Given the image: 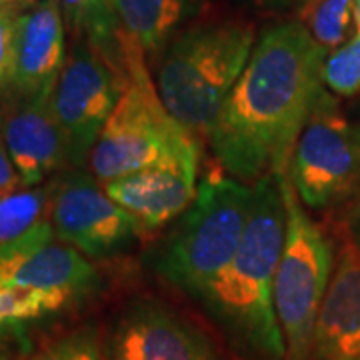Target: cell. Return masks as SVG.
Here are the masks:
<instances>
[{
    "mask_svg": "<svg viewBox=\"0 0 360 360\" xmlns=\"http://www.w3.org/2000/svg\"><path fill=\"white\" fill-rule=\"evenodd\" d=\"M326 51L300 20L266 28L208 132L219 165L257 184L288 174L300 132L324 92Z\"/></svg>",
    "mask_w": 360,
    "mask_h": 360,
    "instance_id": "6da1fadb",
    "label": "cell"
},
{
    "mask_svg": "<svg viewBox=\"0 0 360 360\" xmlns=\"http://www.w3.org/2000/svg\"><path fill=\"white\" fill-rule=\"evenodd\" d=\"M252 206L232 262L198 302L232 347L248 360H284L283 333L274 310V276L286 231L278 176L252 184Z\"/></svg>",
    "mask_w": 360,
    "mask_h": 360,
    "instance_id": "7a4b0ae2",
    "label": "cell"
},
{
    "mask_svg": "<svg viewBox=\"0 0 360 360\" xmlns=\"http://www.w3.org/2000/svg\"><path fill=\"white\" fill-rule=\"evenodd\" d=\"M255 44L250 22L219 18L184 28L162 51L155 82L158 96L198 141L208 139Z\"/></svg>",
    "mask_w": 360,
    "mask_h": 360,
    "instance_id": "3957f363",
    "label": "cell"
},
{
    "mask_svg": "<svg viewBox=\"0 0 360 360\" xmlns=\"http://www.w3.org/2000/svg\"><path fill=\"white\" fill-rule=\"evenodd\" d=\"M252 194V184L232 176L202 180L193 206L153 257L156 274L198 304L240 246Z\"/></svg>",
    "mask_w": 360,
    "mask_h": 360,
    "instance_id": "277c9868",
    "label": "cell"
},
{
    "mask_svg": "<svg viewBox=\"0 0 360 360\" xmlns=\"http://www.w3.org/2000/svg\"><path fill=\"white\" fill-rule=\"evenodd\" d=\"M122 92L89 158L101 184L155 167L162 160L200 150V141L162 104L144 65V52L124 39Z\"/></svg>",
    "mask_w": 360,
    "mask_h": 360,
    "instance_id": "5b68a950",
    "label": "cell"
},
{
    "mask_svg": "<svg viewBox=\"0 0 360 360\" xmlns=\"http://www.w3.org/2000/svg\"><path fill=\"white\" fill-rule=\"evenodd\" d=\"M286 231L274 276V310L286 347L284 360H312L314 330L333 276V245L310 219L288 174L278 176Z\"/></svg>",
    "mask_w": 360,
    "mask_h": 360,
    "instance_id": "8992f818",
    "label": "cell"
},
{
    "mask_svg": "<svg viewBox=\"0 0 360 360\" xmlns=\"http://www.w3.org/2000/svg\"><path fill=\"white\" fill-rule=\"evenodd\" d=\"M288 180L300 202L312 210L342 202L359 188L360 129L326 90L298 136Z\"/></svg>",
    "mask_w": 360,
    "mask_h": 360,
    "instance_id": "52a82bcc",
    "label": "cell"
},
{
    "mask_svg": "<svg viewBox=\"0 0 360 360\" xmlns=\"http://www.w3.org/2000/svg\"><path fill=\"white\" fill-rule=\"evenodd\" d=\"M49 188V222L56 240L86 258L118 257L136 245L144 232L139 220L116 205L103 184L84 170L58 172Z\"/></svg>",
    "mask_w": 360,
    "mask_h": 360,
    "instance_id": "ba28073f",
    "label": "cell"
},
{
    "mask_svg": "<svg viewBox=\"0 0 360 360\" xmlns=\"http://www.w3.org/2000/svg\"><path fill=\"white\" fill-rule=\"evenodd\" d=\"M124 80L84 37H77L65 68L52 90L51 108L65 136L68 167L82 170L110 112L120 98Z\"/></svg>",
    "mask_w": 360,
    "mask_h": 360,
    "instance_id": "9c48e42d",
    "label": "cell"
},
{
    "mask_svg": "<svg viewBox=\"0 0 360 360\" xmlns=\"http://www.w3.org/2000/svg\"><path fill=\"white\" fill-rule=\"evenodd\" d=\"M104 360H229L188 316L153 296L134 298L103 336Z\"/></svg>",
    "mask_w": 360,
    "mask_h": 360,
    "instance_id": "30bf717a",
    "label": "cell"
},
{
    "mask_svg": "<svg viewBox=\"0 0 360 360\" xmlns=\"http://www.w3.org/2000/svg\"><path fill=\"white\" fill-rule=\"evenodd\" d=\"M0 134L25 188L40 186L49 176L70 168L51 101L25 98L2 89Z\"/></svg>",
    "mask_w": 360,
    "mask_h": 360,
    "instance_id": "8fae6325",
    "label": "cell"
},
{
    "mask_svg": "<svg viewBox=\"0 0 360 360\" xmlns=\"http://www.w3.org/2000/svg\"><path fill=\"white\" fill-rule=\"evenodd\" d=\"M198 162L200 150H191L103 186L116 205L139 220L142 231L150 232L182 217L193 206L198 194Z\"/></svg>",
    "mask_w": 360,
    "mask_h": 360,
    "instance_id": "7c38bea8",
    "label": "cell"
},
{
    "mask_svg": "<svg viewBox=\"0 0 360 360\" xmlns=\"http://www.w3.org/2000/svg\"><path fill=\"white\" fill-rule=\"evenodd\" d=\"M66 63L65 16L58 0H40L20 14L13 75L6 90L34 101H51Z\"/></svg>",
    "mask_w": 360,
    "mask_h": 360,
    "instance_id": "4fadbf2b",
    "label": "cell"
},
{
    "mask_svg": "<svg viewBox=\"0 0 360 360\" xmlns=\"http://www.w3.org/2000/svg\"><path fill=\"white\" fill-rule=\"evenodd\" d=\"M312 360H360V246L347 240L322 300Z\"/></svg>",
    "mask_w": 360,
    "mask_h": 360,
    "instance_id": "5bb4252c",
    "label": "cell"
},
{
    "mask_svg": "<svg viewBox=\"0 0 360 360\" xmlns=\"http://www.w3.org/2000/svg\"><path fill=\"white\" fill-rule=\"evenodd\" d=\"M96 281L98 274L89 258L80 255L77 248L54 238L51 245L42 246L22 264H18L0 284L30 286L46 292H58L72 300L92 290Z\"/></svg>",
    "mask_w": 360,
    "mask_h": 360,
    "instance_id": "9a60e30c",
    "label": "cell"
},
{
    "mask_svg": "<svg viewBox=\"0 0 360 360\" xmlns=\"http://www.w3.org/2000/svg\"><path fill=\"white\" fill-rule=\"evenodd\" d=\"M200 0H116L118 18L124 34L142 52L165 51L194 14Z\"/></svg>",
    "mask_w": 360,
    "mask_h": 360,
    "instance_id": "2e32d148",
    "label": "cell"
},
{
    "mask_svg": "<svg viewBox=\"0 0 360 360\" xmlns=\"http://www.w3.org/2000/svg\"><path fill=\"white\" fill-rule=\"evenodd\" d=\"M51 208L49 186L16 188L0 196V246L11 245L44 222Z\"/></svg>",
    "mask_w": 360,
    "mask_h": 360,
    "instance_id": "e0dca14e",
    "label": "cell"
},
{
    "mask_svg": "<svg viewBox=\"0 0 360 360\" xmlns=\"http://www.w3.org/2000/svg\"><path fill=\"white\" fill-rule=\"evenodd\" d=\"M70 298L20 284H0V326L11 333L65 309Z\"/></svg>",
    "mask_w": 360,
    "mask_h": 360,
    "instance_id": "ac0fdd59",
    "label": "cell"
},
{
    "mask_svg": "<svg viewBox=\"0 0 360 360\" xmlns=\"http://www.w3.org/2000/svg\"><path fill=\"white\" fill-rule=\"evenodd\" d=\"M16 360H104L103 335L94 324H80L20 348Z\"/></svg>",
    "mask_w": 360,
    "mask_h": 360,
    "instance_id": "d6986e66",
    "label": "cell"
},
{
    "mask_svg": "<svg viewBox=\"0 0 360 360\" xmlns=\"http://www.w3.org/2000/svg\"><path fill=\"white\" fill-rule=\"evenodd\" d=\"M300 22L326 52L340 49L356 26L352 0H307Z\"/></svg>",
    "mask_w": 360,
    "mask_h": 360,
    "instance_id": "ffe728a7",
    "label": "cell"
},
{
    "mask_svg": "<svg viewBox=\"0 0 360 360\" xmlns=\"http://www.w3.org/2000/svg\"><path fill=\"white\" fill-rule=\"evenodd\" d=\"M324 84L340 96H352L360 90V28L347 44L326 56Z\"/></svg>",
    "mask_w": 360,
    "mask_h": 360,
    "instance_id": "44dd1931",
    "label": "cell"
},
{
    "mask_svg": "<svg viewBox=\"0 0 360 360\" xmlns=\"http://www.w3.org/2000/svg\"><path fill=\"white\" fill-rule=\"evenodd\" d=\"M18 18H20L18 11L0 6V90L8 86V80L13 75Z\"/></svg>",
    "mask_w": 360,
    "mask_h": 360,
    "instance_id": "7402d4cb",
    "label": "cell"
},
{
    "mask_svg": "<svg viewBox=\"0 0 360 360\" xmlns=\"http://www.w3.org/2000/svg\"><path fill=\"white\" fill-rule=\"evenodd\" d=\"M16 188H22V182H20V176L14 168L11 155L6 150V144L0 134V196L13 193Z\"/></svg>",
    "mask_w": 360,
    "mask_h": 360,
    "instance_id": "603a6c76",
    "label": "cell"
},
{
    "mask_svg": "<svg viewBox=\"0 0 360 360\" xmlns=\"http://www.w3.org/2000/svg\"><path fill=\"white\" fill-rule=\"evenodd\" d=\"M60 8H63V16H65L68 28L80 37L82 30V16H84V4L86 0H58Z\"/></svg>",
    "mask_w": 360,
    "mask_h": 360,
    "instance_id": "cb8c5ba5",
    "label": "cell"
},
{
    "mask_svg": "<svg viewBox=\"0 0 360 360\" xmlns=\"http://www.w3.org/2000/svg\"><path fill=\"white\" fill-rule=\"evenodd\" d=\"M347 232L348 240H352L354 245L360 246V198L356 200V205L350 208V212H348Z\"/></svg>",
    "mask_w": 360,
    "mask_h": 360,
    "instance_id": "d4e9b609",
    "label": "cell"
},
{
    "mask_svg": "<svg viewBox=\"0 0 360 360\" xmlns=\"http://www.w3.org/2000/svg\"><path fill=\"white\" fill-rule=\"evenodd\" d=\"M0 360H16V352L11 347L0 348Z\"/></svg>",
    "mask_w": 360,
    "mask_h": 360,
    "instance_id": "484cf974",
    "label": "cell"
},
{
    "mask_svg": "<svg viewBox=\"0 0 360 360\" xmlns=\"http://www.w3.org/2000/svg\"><path fill=\"white\" fill-rule=\"evenodd\" d=\"M11 330L8 328H4V326H0V348L8 347V338H11Z\"/></svg>",
    "mask_w": 360,
    "mask_h": 360,
    "instance_id": "4316f807",
    "label": "cell"
},
{
    "mask_svg": "<svg viewBox=\"0 0 360 360\" xmlns=\"http://www.w3.org/2000/svg\"><path fill=\"white\" fill-rule=\"evenodd\" d=\"M255 2H258V4H264V6H281V4H284L286 0H255Z\"/></svg>",
    "mask_w": 360,
    "mask_h": 360,
    "instance_id": "83f0119b",
    "label": "cell"
},
{
    "mask_svg": "<svg viewBox=\"0 0 360 360\" xmlns=\"http://www.w3.org/2000/svg\"><path fill=\"white\" fill-rule=\"evenodd\" d=\"M0 6H6V8H14L16 11V0H0Z\"/></svg>",
    "mask_w": 360,
    "mask_h": 360,
    "instance_id": "f1b7e54d",
    "label": "cell"
}]
</instances>
